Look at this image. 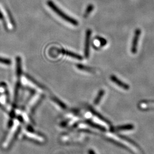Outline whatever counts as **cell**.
Listing matches in <instances>:
<instances>
[{"mask_svg":"<svg viewBox=\"0 0 154 154\" xmlns=\"http://www.w3.org/2000/svg\"><path fill=\"white\" fill-rule=\"evenodd\" d=\"M48 5L49 6L50 8H51L54 12H55V13L62 18L63 20H64L65 21H66L67 22H69L70 23H71L72 25H74V26H78V21L76 20L75 19L72 18L71 17L68 16L67 14H66V13H65L62 11H61V9L55 5V4L51 0L48 1L47 2Z\"/></svg>","mask_w":154,"mask_h":154,"instance_id":"cell-1","label":"cell"},{"mask_svg":"<svg viewBox=\"0 0 154 154\" xmlns=\"http://www.w3.org/2000/svg\"><path fill=\"white\" fill-rule=\"evenodd\" d=\"M141 34V30L140 29H137L135 31L134 36L132 39L131 51L132 54H136L138 51V46L139 37Z\"/></svg>","mask_w":154,"mask_h":154,"instance_id":"cell-2","label":"cell"},{"mask_svg":"<svg viewBox=\"0 0 154 154\" xmlns=\"http://www.w3.org/2000/svg\"><path fill=\"white\" fill-rule=\"evenodd\" d=\"M92 34V31L91 29H88L86 32V36H85V49H84V54L86 58H88L90 54V38Z\"/></svg>","mask_w":154,"mask_h":154,"instance_id":"cell-3","label":"cell"},{"mask_svg":"<svg viewBox=\"0 0 154 154\" xmlns=\"http://www.w3.org/2000/svg\"><path fill=\"white\" fill-rule=\"evenodd\" d=\"M58 52L59 53H61L62 54H65V55H67V56H69L72 58H75V59H77L78 60H82L83 57L81 55H79L78 54H76L74 52H72L70 51H68V50H66L65 49H60L58 50Z\"/></svg>","mask_w":154,"mask_h":154,"instance_id":"cell-4","label":"cell"},{"mask_svg":"<svg viewBox=\"0 0 154 154\" xmlns=\"http://www.w3.org/2000/svg\"><path fill=\"white\" fill-rule=\"evenodd\" d=\"M111 80L113 82L116 83L118 86H119V87H121L122 88H124L125 90H128L129 88V86L128 85H127L126 83L123 82L120 79H119L117 77H116L115 75H112L111 77Z\"/></svg>","mask_w":154,"mask_h":154,"instance_id":"cell-5","label":"cell"},{"mask_svg":"<svg viewBox=\"0 0 154 154\" xmlns=\"http://www.w3.org/2000/svg\"><path fill=\"white\" fill-rule=\"evenodd\" d=\"M94 8V6L93 4H90L88 6V7L85 11V13L84 14L85 18H86L88 16V15L91 13V11H93Z\"/></svg>","mask_w":154,"mask_h":154,"instance_id":"cell-6","label":"cell"},{"mask_svg":"<svg viewBox=\"0 0 154 154\" xmlns=\"http://www.w3.org/2000/svg\"><path fill=\"white\" fill-rule=\"evenodd\" d=\"M104 93H105V91H104V90H100V91H99V93H98V95L97 98L95 99V101H94L95 105H98V104L99 103V102H100L101 98H102V97L103 96Z\"/></svg>","mask_w":154,"mask_h":154,"instance_id":"cell-7","label":"cell"},{"mask_svg":"<svg viewBox=\"0 0 154 154\" xmlns=\"http://www.w3.org/2000/svg\"><path fill=\"white\" fill-rule=\"evenodd\" d=\"M77 67L80 70H85V71H86V72H92V69H91L88 67H87V66L81 65V64L77 65Z\"/></svg>","mask_w":154,"mask_h":154,"instance_id":"cell-8","label":"cell"},{"mask_svg":"<svg viewBox=\"0 0 154 154\" xmlns=\"http://www.w3.org/2000/svg\"><path fill=\"white\" fill-rule=\"evenodd\" d=\"M134 128L133 125H126V126H123L118 127L116 128V131H119V130H131Z\"/></svg>","mask_w":154,"mask_h":154,"instance_id":"cell-9","label":"cell"},{"mask_svg":"<svg viewBox=\"0 0 154 154\" xmlns=\"http://www.w3.org/2000/svg\"><path fill=\"white\" fill-rule=\"evenodd\" d=\"M96 38H97V39L100 42V45H101L102 46H105L107 44V41H106V39L103 38H102V37H99V36H97Z\"/></svg>","mask_w":154,"mask_h":154,"instance_id":"cell-10","label":"cell"},{"mask_svg":"<svg viewBox=\"0 0 154 154\" xmlns=\"http://www.w3.org/2000/svg\"><path fill=\"white\" fill-rule=\"evenodd\" d=\"M0 63H2V64H5V65H9L11 63V61L8 59L5 58H0Z\"/></svg>","mask_w":154,"mask_h":154,"instance_id":"cell-11","label":"cell"},{"mask_svg":"<svg viewBox=\"0 0 154 154\" xmlns=\"http://www.w3.org/2000/svg\"><path fill=\"white\" fill-rule=\"evenodd\" d=\"M0 20H3V16H2V14L1 13V12H0Z\"/></svg>","mask_w":154,"mask_h":154,"instance_id":"cell-12","label":"cell"}]
</instances>
